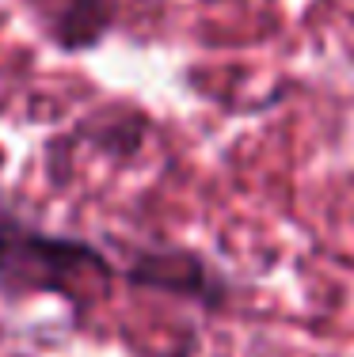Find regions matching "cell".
Masks as SVG:
<instances>
[{"label": "cell", "instance_id": "obj_1", "mask_svg": "<svg viewBox=\"0 0 354 357\" xmlns=\"http://www.w3.org/2000/svg\"><path fill=\"white\" fill-rule=\"evenodd\" d=\"M118 266L96 243L65 232H46L31 220L0 209V289L12 301L31 293L77 296L88 278L111 282Z\"/></svg>", "mask_w": 354, "mask_h": 357}, {"label": "cell", "instance_id": "obj_2", "mask_svg": "<svg viewBox=\"0 0 354 357\" xmlns=\"http://www.w3.org/2000/svg\"><path fill=\"white\" fill-rule=\"evenodd\" d=\"M118 274L133 289L191 301L206 312H221L233 293L229 282L198 251H187V248H138L130 251V262Z\"/></svg>", "mask_w": 354, "mask_h": 357}, {"label": "cell", "instance_id": "obj_3", "mask_svg": "<svg viewBox=\"0 0 354 357\" xmlns=\"http://www.w3.org/2000/svg\"><path fill=\"white\" fill-rule=\"evenodd\" d=\"M50 38L65 54H88L111 35L118 20V0H50L42 4Z\"/></svg>", "mask_w": 354, "mask_h": 357}, {"label": "cell", "instance_id": "obj_4", "mask_svg": "<svg viewBox=\"0 0 354 357\" xmlns=\"http://www.w3.org/2000/svg\"><path fill=\"white\" fill-rule=\"evenodd\" d=\"M145 133H149L145 114H115V118H99L96 130H88V141L103 152H115V156H133L145 141Z\"/></svg>", "mask_w": 354, "mask_h": 357}]
</instances>
